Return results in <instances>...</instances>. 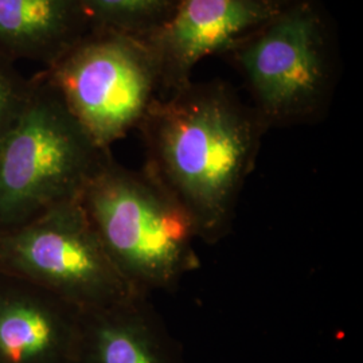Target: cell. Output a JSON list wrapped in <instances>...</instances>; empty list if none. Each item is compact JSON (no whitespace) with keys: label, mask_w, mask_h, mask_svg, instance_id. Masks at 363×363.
<instances>
[{"label":"cell","mask_w":363,"mask_h":363,"mask_svg":"<svg viewBox=\"0 0 363 363\" xmlns=\"http://www.w3.org/2000/svg\"><path fill=\"white\" fill-rule=\"evenodd\" d=\"M283 0H178L169 19L144 39L154 55L162 96L191 81L195 66L229 52L272 18Z\"/></svg>","instance_id":"7"},{"label":"cell","mask_w":363,"mask_h":363,"mask_svg":"<svg viewBox=\"0 0 363 363\" xmlns=\"http://www.w3.org/2000/svg\"><path fill=\"white\" fill-rule=\"evenodd\" d=\"M140 130L147 169L217 244L232 229L267 127L253 106L220 79L194 82L156 100Z\"/></svg>","instance_id":"1"},{"label":"cell","mask_w":363,"mask_h":363,"mask_svg":"<svg viewBox=\"0 0 363 363\" xmlns=\"http://www.w3.org/2000/svg\"><path fill=\"white\" fill-rule=\"evenodd\" d=\"M91 25L81 0H0V57L54 64Z\"/></svg>","instance_id":"10"},{"label":"cell","mask_w":363,"mask_h":363,"mask_svg":"<svg viewBox=\"0 0 363 363\" xmlns=\"http://www.w3.org/2000/svg\"><path fill=\"white\" fill-rule=\"evenodd\" d=\"M269 128L313 123L337 85L333 34L315 0H283L264 25L225 52Z\"/></svg>","instance_id":"4"},{"label":"cell","mask_w":363,"mask_h":363,"mask_svg":"<svg viewBox=\"0 0 363 363\" xmlns=\"http://www.w3.org/2000/svg\"><path fill=\"white\" fill-rule=\"evenodd\" d=\"M28 88L30 77H25L15 62L0 57V142L22 112Z\"/></svg>","instance_id":"12"},{"label":"cell","mask_w":363,"mask_h":363,"mask_svg":"<svg viewBox=\"0 0 363 363\" xmlns=\"http://www.w3.org/2000/svg\"><path fill=\"white\" fill-rule=\"evenodd\" d=\"M79 203L117 269L140 295L172 289L199 268L193 220L147 169H128L109 156Z\"/></svg>","instance_id":"2"},{"label":"cell","mask_w":363,"mask_h":363,"mask_svg":"<svg viewBox=\"0 0 363 363\" xmlns=\"http://www.w3.org/2000/svg\"><path fill=\"white\" fill-rule=\"evenodd\" d=\"M74 363L186 362L148 296H136L82 312Z\"/></svg>","instance_id":"9"},{"label":"cell","mask_w":363,"mask_h":363,"mask_svg":"<svg viewBox=\"0 0 363 363\" xmlns=\"http://www.w3.org/2000/svg\"><path fill=\"white\" fill-rule=\"evenodd\" d=\"M178 0H81L91 30L148 38L174 11Z\"/></svg>","instance_id":"11"},{"label":"cell","mask_w":363,"mask_h":363,"mask_svg":"<svg viewBox=\"0 0 363 363\" xmlns=\"http://www.w3.org/2000/svg\"><path fill=\"white\" fill-rule=\"evenodd\" d=\"M43 70L67 109L105 150L138 130L162 97L148 45L127 34L91 28Z\"/></svg>","instance_id":"5"},{"label":"cell","mask_w":363,"mask_h":363,"mask_svg":"<svg viewBox=\"0 0 363 363\" xmlns=\"http://www.w3.org/2000/svg\"><path fill=\"white\" fill-rule=\"evenodd\" d=\"M0 272L39 286L81 311L136 296L77 201L0 230Z\"/></svg>","instance_id":"6"},{"label":"cell","mask_w":363,"mask_h":363,"mask_svg":"<svg viewBox=\"0 0 363 363\" xmlns=\"http://www.w3.org/2000/svg\"><path fill=\"white\" fill-rule=\"evenodd\" d=\"M82 311L0 272V363H74Z\"/></svg>","instance_id":"8"},{"label":"cell","mask_w":363,"mask_h":363,"mask_svg":"<svg viewBox=\"0 0 363 363\" xmlns=\"http://www.w3.org/2000/svg\"><path fill=\"white\" fill-rule=\"evenodd\" d=\"M111 155L67 109L45 70L30 77L23 109L0 142V230L79 199Z\"/></svg>","instance_id":"3"}]
</instances>
